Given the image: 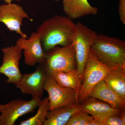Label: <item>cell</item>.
I'll use <instances>...</instances> for the list:
<instances>
[{"label": "cell", "instance_id": "11", "mask_svg": "<svg viewBox=\"0 0 125 125\" xmlns=\"http://www.w3.org/2000/svg\"><path fill=\"white\" fill-rule=\"evenodd\" d=\"M16 45L23 50L25 63L33 66L41 64L44 62L45 52L43 50L40 37L37 32L31 34L29 38L21 37L16 41Z\"/></svg>", "mask_w": 125, "mask_h": 125}, {"label": "cell", "instance_id": "14", "mask_svg": "<svg viewBox=\"0 0 125 125\" xmlns=\"http://www.w3.org/2000/svg\"><path fill=\"white\" fill-rule=\"evenodd\" d=\"M89 96L107 103L114 108L125 109V101L111 89L103 80L94 87Z\"/></svg>", "mask_w": 125, "mask_h": 125}, {"label": "cell", "instance_id": "21", "mask_svg": "<svg viewBox=\"0 0 125 125\" xmlns=\"http://www.w3.org/2000/svg\"><path fill=\"white\" fill-rule=\"evenodd\" d=\"M118 13L120 20L125 24V0H119Z\"/></svg>", "mask_w": 125, "mask_h": 125}, {"label": "cell", "instance_id": "16", "mask_svg": "<svg viewBox=\"0 0 125 125\" xmlns=\"http://www.w3.org/2000/svg\"><path fill=\"white\" fill-rule=\"evenodd\" d=\"M103 80L111 89L125 101V67L112 69Z\"/></svg>", "mask_w": 125, "mask_h": 125}, {"label": "cell", "instance_id": "10", "mask_svg": "<svg viewBox=\"0 0 125 125\" xmlns=\"http://www.w3.org/2000/svg\"><path fill=\"white\" fill-rule=\"evenodd\" d=\"M25 18L33 21L20 5L11 3L0 5V22L3 23L10 31H15L21 37L28 39L27 34L21 30L22 21Z\"/></svg>", "mask_w": 125, "mask_h": 125}, {"label": "cell", "instance_id": "6", "mask_svg": "<svg viewBox=\"0 0 125 125\" xmlns=\"http://www.w3.org/2000/svg\"><path fill=\"white\" fill-rule=\"evenodd\" d=\"M48 94L50 110L78 104V94L70 88L61 86L48 74L43 86Z\"/></svg>", "mask_w": 125, "mask_h": 125}, {"label": "cell", "instance_id": "18", "mask_svg": "<svg viewBox=\"0 0 125 125\" xmlns=\"http://www.w3.org/2000/svg\"><path fill=\"white\" fill-rule=\"evenodd\" d=\"M37 114L32 117L22 121L20 125H42L46 120L48 112L50 110V104L48 97L43 99L38 106Z\"/></svg>", "mask_w": 125, "mask_h": 125}, {"label": "cell", "instance_id": "12", "mask_svg": "<svg viewBox=\"0 0 125 125\" xmlns=\"http://www.w3.org/2000/svg\"><path fill=\"white\" fill-rule=\"evenodd\" d=\"M81 102L79 105L80 111L91 115L95 120L101 122L109 117L120 114L125 111V109L114 108L107 103L89 96Z\"/></svg>", "mask_w": 125, "mask_h": 125}, {"label": "cell", "instance_id": "19", "mask_svg": "<svg viewBox=\"0 0 125 125\" xmlns=\"http://www.w3.org/2000/svg\"><path fill=\"white\" fill-rule=\"evenodd\" d=\"M66 125H102L89 114L79 111L72 116Z\"/></svg>", "mask_w": 125, "mask_h": 125}, {"label": "cell", "instance_id": "9", "mask_svg": "<svg viewBox=\"0 0 125 125\" xmlns=\"http://www.w3.org/2000/svg\"><path fill=\"white\" fill-rule=\"evenodd\" d=\"M48 74L42 65L38 64L33 73L22 74L20 81L15 84L16 87L23 94H30L34 98H41Z\"/></svg>", "mask_w": 125, "mask_h": 125}, {"label": "cell", "instance_id": "7", "mask_svg": "<svg viewBox=\"0 0 125 125\" xmlns=\"http://www.w3.org/2000/svg\"><path fill=\"white\" fill-rule=\"evenodd\" d=\"M41 98H34L29 101L14 100L2 105L0 113V125H14L19 117L32 113L38 106Z\"/></svg>", "mask_w": 125, "mask_h": 125}, {"label": "cell", "instance_id": "23", "mask_svg": "<svg viewBox=\"0 0 125 125\" xmlns=\"http://www.w3.org/2000/svg\"><path fill=\"white\" fill-rule=\"evenodd\" d=\"M1 104H0V113L1 109V106H2Z\"/></svg>", "mask_w": 125, "mask_h": 125}, {"label": "cell", "instance_id": "2", "mask_svg": "<svg viewBox=\"0 0 125 125\" xmlns=\"http://www.w3.org/2000/svg\"><path fill=\"white\" fill-rule=\"evenodd\" d=\"M90 52L98 61L112 69L125 67V42L104 34H97Z\"/></svg>", "mask_w": 125, "mask_h": 125}, {"label": "cell", "instance_id": "5", "mask_svg": "<svg viewBox=\"0 0 125 125\" xmlns=\"http://www.w3.org/2000/svg\"><path fill=\"white\" fill-rule=\"evenodd\" d=\"M97 34L82 23L76 24L73 43L76 62V70L80 78L83 77L86 62L91 45Z\"/></svg>", "mask_w": 125, "mask_h": 125}, {"label": "cell", "instance_id": "17", "mask_svg": "<svg viewBox=\"0 0 125 125\" xmlns=\"http://www.w3.org/2000/svg\"><path fill=\"white\" fill-rule=\"evenodd\" d=\"M50 74L59 85L70 88L78 94L80 88V77L77 70L64 72L62 71L52 72Z\"/></svg>", "mask_w": 125, "mask_h": 125}, {"label": "cell", "instance_id": "20", "mask_svg": "<svg viewBox=\"0 0 125 125\" xmlns=\"http://www.w3.org/2000/svg\"><path fill=\"white\" fill-rule=\"evenodd\" d=\"M101 122L102 125H125V111L120 114L109 117Z\"/></svg>", "mask_w": 125, "mask_h": 125}, {"label": "cell", "instance_id": "1", "mask_svg": "<svg viewBox=\"0 0 125 125\" xmlns=\"http://www.w3.org/2000/svg\"><path fill=\"white\" fill-rule=\"evenodd\" d=\"M76 24L67 16L55 15L46 20L38 28L43 51L56 46H67L71 44L75 34Z\"/></svg>", "mask_w": 125, "mask_h": 125}, {"label": "cell", "instance_id": "8", "mask_svg": "<svg viewBox=\"0 0 125 125\" xmlns=\"http://www.w3.org/2000/svg\"><path fill=\"white\" fill-rule=\"evenodd\" d=\"M1 50L3 54V61L0 66V74H3L8 78L6 83L17 84L22 75L19 67L22 51L16 45L6 47Z\"/></svg>", "mask_w": 125, "mask_h": 125}, {"label": "cell", "instance_id": "15", "mask_svg": "<svg viewBox=\"0 0 125 125\" xmlns=\"http://www.w3.org/2000/svg\"><path fill=\"white\" fill-rule=\"evenodd\" d=\"M79 111L78 104L60 107L50 110L43 125H66L72 116Z\"/></svg>", "mask_w": 125, "mask_h": 125}, {"label": "cell", "instance_id": "13", "mask_svg": "<svg viewBox=\"0 0 125 125\" xmlns=\"http://www.w3.org/2000/svg\"><path fill=\"white\" fill-rule=\"evenodd\" d=\"M63 11L71 20L76 19L89 15H96L97 7L92 6L88 0H62Z\"/></svg>", "mask_w": 125, "mask_h": 125}, {"label": "cell", "instance_id": "24", "mask_svg": "<svg viewBox=\"0 0 125 125\" xmlns=\"http://www.w3.org/2000/svg\"><path fill=\"white\" fill-rule=\"evenodd\" d=\"M54 0L55 1H58L60 0Z\"/></svg>", "mask_w": 125, "mask_h": 125}, {"label": "cell", "instance_id": "3", "mask_svg": "<svg viewBox=\"0 0 125 125\" xmlns=\"http://www.w3.org/2000/svg\"><path fill=\"white\" fill-rule=\"evenodd\" d=\"M43 66L48 73L52 72H67L76 69V62L73 43L67 46H56L45 52Z\"/></svg>", "mask_w": 125, "mask_h": 125}, {"label": "cell", "instance_id": "4", "mask_svg": "<svg viewBox=\"0 0 125 125\" xmlns=\"http://www.w3.org/2000/svg\"><path fill=\"white\" fill-rule=\"evenodd\" d=\"M112 69L98 61L90 52L84 71L83 81L78 92L79 102L89 95L94 87L103 80Z\"/></svg>", "mask_w": 125, "mask_h": 125}, {"label": "cell", "instance_id": "22", "mask_svg": "<svg viewBox=\"0 0 125 125\" xmlns=\"http://www.w3.org/2000/svg\"><path fill=\"white\" fill-rule=\"evenodd\" d=\"M4 1L5 2L6 4H11V2L15 0L16 1H20L21 0H4Z\"/></svg>", "mask_w": 125, "mask_h": 125}]
</instances>
